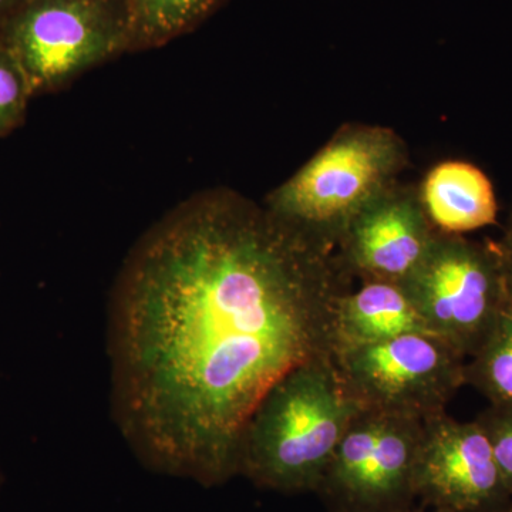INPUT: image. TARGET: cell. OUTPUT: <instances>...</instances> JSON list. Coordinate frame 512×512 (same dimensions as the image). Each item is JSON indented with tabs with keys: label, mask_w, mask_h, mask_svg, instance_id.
I'll use <instances>...</instances> for the list:
<instances>
[{
	"label": "cell",
	"mask_w": 512,
	"mask_h": 512,
	"mask_svg": "<svg viewBox=\"0 0 512 512\" xmlns=\"http://www.w3.org/2000/svg\"><path fill=\"white\" fill-rule=\"evenodd\" d=\"M353 279L335 249L239 192L192 195L131 249L107 315L114 424L156 473L238 476L242 431L296 367L335 357Z\"/></svg>",
	"instance_id": "6da1fadb"
},
{
	"label": "cell",
	"mask_w": 512,
	"mask_h": 512,
	"mask_svg": "<svg viewBox=\"0 0 512 512\" xmlns=\"http://www.w3.org/2000/svg\"><path fill=\"white\" fill-rule=\"evenodd\" d=\"M360 409L335 359L296 367L268 390L249 417L239 443L238 476L278 493H316Z\"/></svg>",
	"instance_id": "7a4b0ae2"
},
{
	"label": "cell",
	"mask_w": 512,
	"mask_h": 512,
	"mask_svg": "<svg viewBox=\"0 0 512 512\" xmlns=\"http://www.w3.org/2000/svg\"><path fill=\"white\" fill-rule=\"evenodd\" d=\"M409 150L389 127L346 124L289 180L266 197L281 220L329 249L350 222L396 183Z\"/></svg>",
	"instance_id": "3957f363"
},
{
	"label": "cell",
	"mask_w": 512,
	"mask_h": 512,
	"mask_svg": "<svg viewBox=\"0 0 512 512\" xmlns=\"http://www.w3.org/2000/svg\"><path fill=\"white\" fill-rule=\"evenodd\" d=\"M0 42L32 92L57 89L130 47L126 0H25L3 22Z\"/></svg>",
	"instance_id": "277c9868"
},
{
	"label": "cell",
	"mask_w": 512,
	"mask_h": 512,
	"mask_svg": "<svg viewBox=\"0 0 512 512\" xmlns=\"http://www.w3.org/2000/svg\"><path fill=\"white\" fill-rule=\"evenodd\" d=\"M403 286L427 330L466 359L480 349L511 302L497 242L446 232L437 234Z\"/></svg>",
	"instance_id": "5b68a950"
},
{
	"label": "cell",
	"mask_w": 512,
	"mask_h": 512,
	"mask_svg": "<svg viewBox=\"0 0 512 512\" xmlns=\"http://www.w3.org/2000/svg\"><path fill=\"white\" fill-rule=\"evenodd\" d=\"M333 359L362 409L426 421L447 413L466 386V357L429 332L340 349Z\"/></svg>",
	"instance_id": "8992f818"
},
{
	"label": "cell",
	"mask_w": 512,
	"mask_h": 512,
	"mask_svg": "<svg viewBox=\"0 0 512 512\" xmlns=\"http://www.w3.org/2000/svg\"><path fill=\"white\" fill-rule=\"evenodd\" d=\"M426 421L360 409L316 493L332 512H383L416 501L414 471Z\"/></svg>",
	"instance_id": "52a82bcc"
},
{
	"label": "cell",
	"mask_w": 512,
	"mask_h": 512,
	"mask_svg": "<svg viewBox=\"0 0 512 512\" xmlns=\"http://www.w3.org/2000/svg\"><path fill=\"white\" fill-rule=\"evenodd\" d=\"M414 494L427 507L456 512H500L512 503L483 427L447 413L424 423Z\"/></svg>",
	"instance_id": "ba28073f"
},
{
	"label": "cell",
	"mask_w": 512,
	"mask_h": 512,
	"mask_svg": "<svg viewBox=\"0 0 512 512\" xmlns=\"http://www.w3.org/2000/svg\"><path fill=\"white\" fill-rule=\"evenodd\" d=\"M439 232L427 217L419 190L396 181L350 222L336 254L352 279L403 285Z\"/></svg>",
	"instance_id": "9c48e42d"
},
{
	"label": "cell",
	"mask_w": 512,
	"mask_h": 512,
	"mask_svg": "<svg viewBox=\"0 0 512 512\" xmlns=\"http://www.w3.org/2000/svg\"><path fill=\"white\" fill-rule=\"evenodd\" d=\"M413 332L429 330L402 284L360 282L336 306L335 353Z\"/></svg>",
	"instance_id": "30bf717a"
},
{
	"label": "cell",
	"mask_w": 512,
	"mask_h": 512,
	"mask_svg": "<svg viewBox=\"0 0 512 512\" xmlns=\"http://www.w3.org/2000/svg\"><path fill=\"white\" fill-rule=\"evenodd\" d=\"M421 202L434 228L463 235L488 227L497 220L493 184L464 161H446L431 168L419 188Z\"/></svg>",
	"instance_id": "8fae6325"
},
{
	"label": "cell",
	"mask_w": 512,
	"mask_h": 512,
	"mask_svg": "<svg viewBox=\"0 0 512 512\" xmlns=\"http://www.w3.org/2000/svg\"><path fill=\"white\" fill-rule=\"evenodd\" d=\"M130 47L160 46L207 18L220 0H126Z\"/></svg>",
	"instance_id": "7c38bea8"
},
{
	"label": "cell",
	"mask_w": 512,
	"mask_h": 512,
	"mask_svg": "<svg viewBox=\"0 0 512 512\" xmlns=\"http://www.w3.org/2000/svg\"><path fill=\"white\" fill-rule=\"evenodd\" d=\"M468 359L466 384L483 394L490 406L512 409V301Z\"/></svg>",
	"instance_id": "4fadbf2b"
},
{
	"label": "cell",
	"mask_w": 512,
	"mask_h": 512,
	"mask_svg": "<svg viewBox=\"0 0 512 512\" xmlns=\"http://www.w3.org/2000/svg\"><path fill=\"white\" fill-rule=\"evenodd\" d=\"M32 94L22 67L0 42V136L9 133L22 121Z\"/></svg>",
	"instance_id": "5bb4252c"
},
{
	"label": "cell",
	"mask_w": 512,
	"mask_h": 512,
	"mask_svg": "<svg viewBox=\"0 0 512 512\" xmlns=\"http://www.w3.org/2000/svg\"><path fill=\"white\" fill-rule=\"evenodd\" d=\"M476 420L490 440L495 461L512 497V409L488 406Z\"/></svg>",
	"instance_id": "9a60e30c"
},
{
	"label": "cell",
	"mask_w": 512,
	"mask_h": 512,
	"mask_svg": "<svg viewBox=\"0 0 512 512\" xmlns=\"http://www.w3.org/2000/svg\"><path fill=\"white\" fill-rule=\"evenodd\" d=\"M497 248L501 258V265H503L508 295H510L512 301V208L507 225H505L503 238H501L500 242H497Z\"/></svg>",
	"instance_id": "2e32d148"
},
{
	"label": "cell",
	"mask_w": 512,
	"mask_h": 512,
	"mask_svg": "<svg viewBox=\"0 0 512 512\" xmlns=\"http://www.w3.org/2000/svg\"><path fill=\"white\" fill-rule=\"evenodd\" d=\"M25 0H0V25L19 8Z\"/></svg>",
	"instance_id": "e0dca14e"
},
{
	"label": "cell",
	"mask_w": 512,
	"mask_h": 512,
	"mask_svg": "<svg viewBox=\"0 0 512 512\" xmlns=\"http://www.w3.org/2000/svg\"><path fill=\"white\" fill-rule=\"evenodd\" d=\"M421 507H416V505H410V507L396 508V510H389L383 512H420Z\"/></svg>",
	"instance_id": "ac0fdd59"
},
{
	"label": "cell",
	"mask_w": 512,
	"mask_h": 512,
	"mask_svg": "<svg viewBox=\"0 0 512 512\" xmlns=\"http://www.w3.org/2000/svg\"><path fill=\"white\" fill-rule=\"evenodd\" d=\"M420 512H427L424 510V507H421ZM429 512H456V511H450V510H441V508H431V511Z\"/></svg>",
	"instance_id": "d6986e66"
},
{
	"label": "cell",
	"mask_w": 512,
	"mask_h": 512,
	"mask_svg": "<svg viewBox=\"0 0 512 512\" xmlns=\"http://www.w3.org/2000/svg\"><path fill=\"white\" fill-rule=\"evenodd\" d=\"M500 512H512V503L508 505V507H505L504 510H501Z\"/></svg>",
	"instance_id": "ffe728a7"
}]
</instances>
